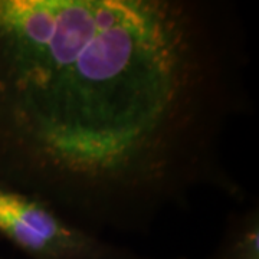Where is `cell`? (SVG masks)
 <instances>
[{"label": "cell", "instance_id": "2", "mask_svg": "<svg viewBox=\"0 0 259 259\" xmlns=\"http://www.w3.org/2000/svg\"><path fill=\"white\" fill-rule=\"evenodd\" d=\"M0 238L28 259H187L143 255L76 225L33 194L0 180Z\"/></svg>", "mask_w": 259, "mask_h": 259}, {"label": "cell", "instance_id": "4", "mask_svg": "<svg viewBox=\"0 0 259 259\" xmlns=\"http://www.w3.org/2000/svg\"><path fill=\"white\" fill-rule=\"evenodd\" d=\"M0 259H3V258H0Z\"/></svg>", "mask_w": 259, "mask_h": 259}, {"label": "cell", "instance_id": "1", "mask_svg": "<svg viewBox=\"0 0 259 259\" xmlns=\"http://www.w3.org/2000/svg\"><path fill=\"white\" fill-rule=\"evenodd\" d=\"M249 61L228 0H0V180L98 235L243 203L223 146Z\"/></svg>", "mask_w": 259, "mask_h": 259}, {"label": "cell", "instance_id": "3", "mask_svg": "<svg viewBox=\"0 0 259 259\" xmlns=\"http://www.w3.org/2000/svg\"><path fill=\"white\" fill-rule=\"evenodd\" d=\"M210 259H259V203L226 218L222 236Z\"/></svg>", "mask_w": 259, "mask_h": 259}]
</instances>
